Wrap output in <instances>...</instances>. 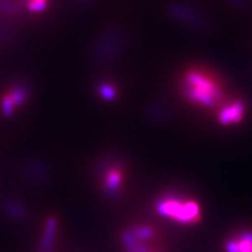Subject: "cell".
I'll return each mask as SVG.
<instances>
[{
	"instance_id": "10",
	"label": "cell",
	"mask_w": 252,
	"mask_h": 252,
	"mask_svg": "<svg viewBox=\"0 0 252 252\" xmlns=\"http://www.w3.org/2000/svg\"><path fill=\"white\" fill-rule=\"evenodd\" d=\"M229 252H252V235H243L227 245Z\"/></svg>"
},
{
	"instance_id": "17",
	"label": "cell",
	"mask_w": 252,
	"mask_h": 252,
	"mask_svg": "<svg viewBox=\"0 0 252 252\" xmlns=\"http://www.w3.org/2000/svg\"><path fill=\"white\" fill-rule=\"evenodd\" d=\"M33 1H45V0H33Z\"/></svg>"
},
{
	"instance_id": "5",
	"label": "cell",
	"mask_w": 252,
	"mask_h": 252,
	"mask_svg": "<svg viewBox=\"0 0 252 252\" xmlns=\"http://www.w3.org/2000/svg\"><path fill=\"white\" fill-rule=\"evenodd\" d=\"M245 115V105L242 101H233L220 108L218 119L220 125L230 126L240 123Z\"/></svg>"
},
{
	"instance_id": "15",
	"label": "cell",
	"mask_w": 252,
	"mask_h": 252,
	"mask_svg": "<svg viewBox=\"0 0 252 252\" xmlns=\"http://www.w3.org/2000/svg\"><path fill=\"white\" fill-rule=\"evenodd\" d=\"M79 2H81L82 4H89L92 2V0H78Z\"/></svg>"
},
{
	"instance_id": "2",
	"label": "cell",
	"mask_w": 252,
	"mask_h": 252,
	"mask_svg": "<svg viewBox=\"0 0 252 252\" xmlns=\"http://www.w3.org/2000/svg\"><path fill=\"white\" fill-rule=\"evenodd\" d=\"M157 210L161 216L181 224H194L201 219L200 205L193 200L169 196L158 202Z\"/></svg>"
},
{
	"instance_id": "6",
	"label": "cell",
	"mask_w": 252,
	"mask_h": 252,
	"mask_svg": "<svg viewBox=\"0 0 252 252\" xmlns=\"http://www.w3.org/2000/svg\"><path fill=\"white\" fill-rule=\"evenodd\" d=\"M121 181H122L121 172L118 169L110 168L109 170L106 171L103 190L109 199L116 198L118 193H119L120 187H121Z\"/></svg>"
},
{
	"instance_id": "11",
	"label": "cell",
	"mask_w": 252,
	"mask_h": 252,
	"mask_svg": "<svg viewBox=\"0 0 252 252\" xmlns=\"http://www.w3.org/2000/svg\"><path fill=\"white\" fill-rule=\"evenodd\" d=\"M96 92L104 101H114L117 98V92L114 86L106 81H99L96 84Z\"/></svg>"
},
{
	"instance_id": "4",
	"label": "cell",
	"mask_w": 252,
	"mask_h": 252,
	"mask_svg": "<svg viewBox=\"0 0 252 252\" xmlns=\"http://www.w3.org/2000/svg\"><path fill=\"white\" fill-rule=\"evenodd\" d=\"M21 172L27 180L34 183H43L52 176L49 164L40 159L26 160L21 166Z\"/></svg>"
},
{
	"instance_id": "13",
	"label": "cell",
	"mask_w": 252,
	"mask_h": 252,
	"mask_svg": "<svg viewBox=\"0 0 252 252\" xmlns=\"http://www.w3.org/2000/svg\"><path fill=\"white\" fill-rule=\"evenodd\" d=\"M0 10L5 14H14L16 12V6L11 0H0Z\"/></svg>"
},
{
	"instance_id": "3",
	"label": "cell",
	"mask_w": 252,
	"mask_h": 252,
	"mask_svg": "<svg viewBox=\"0 0 252 252\" xmlns=\"http://www.w3.org/2000/svg\"><path fill=\"white\" fill-rule=\"evenodd\" d=\"M121 39L120 33L117 31H110L102 35L99 40L96 41L92 49V58L94 61L104 63L112 60L118 51L120 50Z\"/></svg>"
},
{
	"instance_id": "14",
	"label": "cell",
	"mask_w": 252,
	"mask_h": 252,
	"mask_svg": "<svg viewBox=\"0 0 252 252\" xmlns=\"http://www.w3.org/2000/svg\"><path fill=\"white\" fill-rule=\"evenodd\" d=\"M29 10L35 13L42 12L46 9V1H32L29 3Z\"/></svg>"
},
{
	"instance_id": "8",
	"label": "cell",
	"mask_w": 252,
	"mask_h": 252,
	"mask_svg": "<svg viewBox=\"0 0 252 252\" xmlns=\"http://www.w3.org/2000/svg\"><path fill=\"white\" fill-rule=\"evenodd\" d=\"M31 94L32 90L30 88V85L26 82L18 81L17 83L12 85L9 96L12 99L15 106H21L30 99Z\"/></svg>"
},
{
	"instance_id": "7",
	"label": "cell",
	"mask_w": 252,
	"mask_h": 252,
	"mask_svg": "<svg viewBox=\"0 0 252 252\" xmlns=\"http://www.w3.org/2000/svg\"><path fill=\"white\" fill-rule=\"evenodd\" d=\"M1 209L11 219L23 220L27 217L26 206L16 198H5L1 202Z\"/></svg>"
},
{
	"instance_id": "16",
	"label": "cell",
	"mask_w": 252,
	"mask_h": 252,
	"mask_svg": "<svg viewBox=\"0 0 252 252\" xmlns=\"http://www.w3.org/2000/svg\"><path fill=\"white\" fill-rule=\"evenodd\" d=\"M40 252H52L51 250H41Z\"/></svg>"
},
{
	"instance_id": "1",
	"label": "cell",
	"mask_w": 252,
	"mask_h": 252,
	"mask_svg": "<svg viewBox=\"0 0 252 252\" xmlns=\"http://www.w3.org/2000/svg\"><path fill=\"white\" fill-rule=\"evenodd\" d=\"M183 91L189 101L205 107L216 105L223 96L217 79L200 69H192L186 73Z\"/></svg>"
},
{
	"instance_id": "12",
	"label": "cell",
	"mask_w": 252,
	"mask_h": 252,
	"mask_svg": "<svg viewBox=\"0 0 252 252\" xmlns=\"http://www.w3.org/2000/svg\"><path fill=\"white\" fill-rule=\"evenodd\" d=\"M14 103L12 99L10 98L9 94L7 96H5L3 99H2V102H1V113L4 117L9 118L11 117L13 114H14Z\"/></svg>"
},
{
	"instance_id": "9",
	"label": "cell",
	"mask_w": 252,
	"mask_h": 252,
	"mask_svg": "<svg viewBox=\"0 0 252 252\" xmlns=\"http://www.w3.org/2000/svg\"><path fill=\"white\" fill-rule=\"evenodd\" d=\"M56 229H57V220L55 218H50L45 224L44 232L42 236V241H41L42 250H51L54 243L55 234H56Z\"/></svg>"
}]
</instances>
